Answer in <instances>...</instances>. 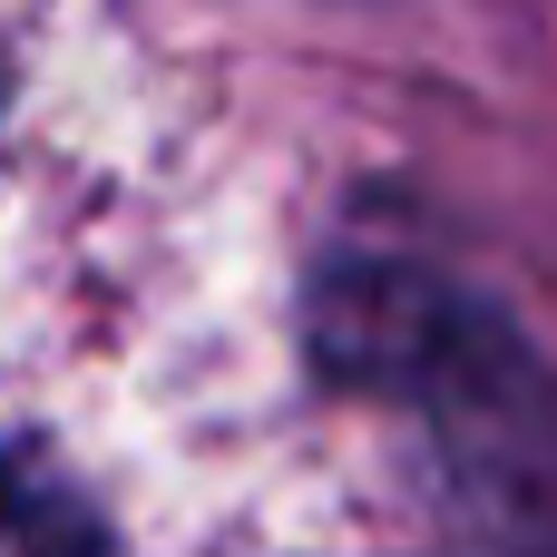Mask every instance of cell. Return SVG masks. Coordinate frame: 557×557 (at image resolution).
<instances>
[{
  "label": "cell",
  "instance_id": "cell-1",
  "mask_svg": "<svg viewBox=\"0 0 557 557\" xmlns=\"http://www.w3.org/2000/svg\"><path fill=\"white\" fill-rule=\"evenodd\" d=\"M0 557H108V539L59 480L0 450Z\"/></svg>",
  "mask_w": 557,
  "mask_h": 557
}]
</instances>
